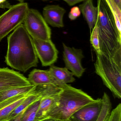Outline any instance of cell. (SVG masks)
Instances as JSON below:
<instances>
[{"instance_id":"cell-21","label":"cell","mask_w":121,"mask_h":121,"mask_svg":"<svg viewBox=\"0 0 121 121\" xmlns=\"http://www.w3.org/2000/svg\"><path fill=\"white\" fill-rule=\"evenodd\" d=\"M40 99L35 102L27 108L22 115L20 121H35L36 114L40 105Z\"/></svg>"},{"instance_id":"cell-6","label":"cell","mask_w":121,"mask_h":121,"mask_svg":"<svg viewBox=\"0 0 121 121\" xmlns=\"http://www.w3.org/2000/svg\"><path fill=\"white\" fill-rule=\"evenodd\" d=\"M23 23L32 38L45 40L51 39V29L37 10L29 8Z\"/></svg>"},{"instance_id":"cell-17","label":"cell","mask_w":121,"mask_h":121,"mask_svg":"<svg viewBox=\"0 0 121 121\" xmlns=\"http://www.w3.org/2000/svg\"><path fill=\"white\" fill-rule=\"evenodd\" d=\"M36 86L31 85L10 89L0 92V102L7 99L22 95L27 94L36 89Z\"/></svg>"},{"instance_id":"cell-20","label":"cell","mask_w":121,"mask_h":121,"mask_svg":"<svg viewBox=\"0 0 121 121\" xmlns=\"http://www.w3.org/2000/svg\"><path fill=\"white\" fill-rule=\"evenodd\" d=\"M113 15L117 27L121 35V9L114 0H105Z\"/></svg>"},{"instance_id":"cell-26","label":"cell","mask_w":121,"mask_h":121,"mask_svg":"<svg viewBox=\"0 0 121 121\" xmlns=\"http://www.w3.org/2000/svg\"><path fill=\"white\" fill-rule=\"evenodd\" d=\"M67 3L69 6H72L75 5V4L80 2H83L85 0H63Z\"/></svg>"},{"instance_id":"cell-22","label":"cell","mask_w":121,"mask_h":121,"mask_svg":"<svg viewBox=\"0 0 121 121\" xmlns=\"http://www.w3.org/2000/svg\"><path fill=\"white\" fill-rule=\"evenodd\" d=\"M99 32L98 27L96 24L95 26L92 30L90 37V42L94 48L96 53L99 54H101L100 45H99Z\"/></svg>"},{"instance_id":"cell-2","label":"cell","mask_w":121,"mask_h":121,"mask_svg":"<svg viewBox=\"0 0 121 121\" xmlns=\"http://www.w3.org/2000/svg\"><path fill=\"white\" fill-rule=\"evenodd\" d=\"M98 27L101 54L110 55L121 47V35L114 17L105 0H97Z\"/></svg>"},{"instance_id":"cell-29","label":"cell","mask_w":121,"mask_h":121,"mask_svg":"<svg viewBox=\"0 0 121 121\" xmlns=\"http://www.w3.org/2000/svg\"><path fill=\"white\" fill-rule=\"evenodd\" d=\"M119 8L121 9V0H114Z\"/></svg>"},{"instance_id":"cell-24","label":"cell","mask_w":121,"mask_h":121,"mask_svg":"<svg viewBox=\"0 0 121 121\" xmlns=\"http://www.w3.org/2000/svg\"><path fill=\"white\" fill-rule=\"evenodd\" d=\"M81 14V11L79 6H75L70 9L68 17L71 20L74 21L79 17Z\"/></svg>"},{"instance_id":"cell-27","label":"cell","mask_w":121,"mask_h":121,"mask_svg":"<svg viewBox=\"0 0 121 121\" xmlns=\"http://www.w3.org/2000/svg\"><path fill=\"white\" fill-rule=\"evenodd\" d=\"M26 109L23 111L22 112H21L20 114H18L16 117H15V118H14L13 119H11V120H10V121H20L22 115H23V113H24V112H25V110H26Z\"/></svg>"},{"instance_id":"cell-13","label":"cell","mask_w":121,"mask_h":121,"mask_svg":"<svg viewBox=\"0 0 121 121\" xmlns=\"http://www.w3.org/2000/svg\"><path fill=\"white\" fill-rule=\"evenodd\" d=\"M31 93L11 97L0 102V121H9L15 109Z\"/></svg>"},{"instance_id":"cell-23","label":"cell","mask_w":121,"mask_h":121,"mask_svg":"<svg viewBox=\"0 0 121 121\" xmlns=\"http://www.w3.org/2000/svg\"><path fill=\"white\" fill-rule=\"evenodd\" d=\"M106 121H121V104H119L111 112Z\"/></svg>"},{"instance_id":"cell-16","label":"cell","mask_w":121,"mask_h":121,"mask_svg":"<svg viewBox=\"0 0 121 121\" xmlns=\"http://www.w3.org/2000/svg\"><path fill=\"white\" fill-rule=\"evenodd\" d=\"M48 71L58 85L62 87L65 84L75 81L73 73L65 67H59L53 65H50Z\"/></svg>"},{"instance_id":"cell-4","label":"cell","mask_w":121,"mask_h":121,"mask_svg":"<svg viewBox=\"0 0 121 121\" xmlns=\"http://www.w3.org/2000/svg\"><path fill=\"white\" fill-rule=\"evenodd\" d=\"M96 101V99H94L81 90L65 84L59 94L57 106L47 117L59 121H67L78 109Z\"/></svg>"},{"instance_id":"cell-5","label":"cell","mask_w":121,"mask_h":121,"mask_svg":"<svg viewBox=\"0 0 121 121\" xmlns=\"http://www.w3.org/2000/svg\"><path fill=\"white\" fill-rule=\"evenodd\" d=\"M29 8L27 3H20L13 5L0 16V42L23 23Z\"/></svg>"},{"instance_id":"cell-19","label":"cell","mask_w":121,"mask_h":121,"mask_svg":"<svg viewBox=\"0 0 121 121\" xmlns=\"http://www.w3.org/2000/svg\"><path fill=\"white\" fill-rule=\"evenodd\" d=\"M102 99L103 101L102 109L96 121H106L111 112L112 104L109 96L106 92L104 93Z\"/></svg>"},{"instance_id":"cell-9","label":"cell","mask_w":121,"mask_h":121,"mask_svg":"<svg viewBox=\"0 0 121 121\" xmlns=\"http://www.w3.org/2000/svg\"><path fill=\"white\" fill-rule=\"evenodd\" d=\"M31 85L22 74L8 68H0V92Z\"/></svg>"},{"instance_id":"cell-30","label":"cell","mask_w":121,"mask_h":121,"mask_svg":"<svg viewBox=\"0 0 121 121\" xmlns=\"http://www.w3.org/2000/svg\"><path fill=\"white\" fill-rule=\"evenodd\" d=\"M16 0L18 1V2H20V3H23L24 2V1L25 0ZM40 0L42 1H51V0Z\"/></svg>"},{"instance_id":"cell-1","label":"cell","mask_w":121,"mask_h":121,"mask_svg":"<svg viewBox=\"0 0 121 121\" xmlns=\"http://www.w3.org/2000/svg\"><path fill=\"white\" fill-rule=\"evenodd\" d=\"M8 50L5 56L6 65L13 69L25 73L37 66V56L33 39L23 24L17 27L7 38Z\"/></svg>"},{"instance_id":"cell-3","label":"cell","mask_w":121,"mask_h":121,"mask_svg":"<svg viewBox=\"0 0 121 121\" xmlns=\"http://www.w3.org/2000/svg\"><path fill=\"white\" fill-rule=\"evenodd\" d=\"M95 73L115 98H121V48L113 54H96Z\"/></svg>"},{"instance_id":"cell-25","label":"cell","mask_w":121,"mask_h":121,"mask_svg":"<svg viewBox=\"0 0 121 121\" xmlns=\"http://www.w3.org/2000/svg\"><path fill=\"white\" fill-rule=\"evenodd\" d=\"M12 6L8 0H0V8L9 9Z\"/></svg>"},{"instance_id":"cell-18","label":"cell","mask_w":121,"mask_h":121,"mask_svg":"<svg viewBox=\"0 0 121 121\" xmlns=\"http://www.w3.org/2000/svg\"><path fill=\"white\" fill-rule=\"evenodd\" d=\"M42 97L40 94L36 91V90L31 93L15 109L10 117L9 121L16 117L18 114L26 109L33 103L40 99Z\"/></svg>"},{"instance_id":"cell-10","label":"cell","mask_w":121,"mask_h":121,"mask_svg":"<svg viewBox=\"0 0 121 121\" xmlns=\"http://www.w3.org/2000/svg\"><path fill=\"white\" fill-rule=\"evenodd\" d=\"M103 106L102 99L84 106L75 112L67 121H96Z\"/></svg>"},{"instance_id":"cell-15","label":"cell","mask_w":121,"mask_h":121,"mask_svg":"<svg viewBox=\"0 0 121 121\" xmlns=\"http://www.w3.org/2000/svg\"><path fill=\"white\" fill-rule=\"evenodd\" d=\"M80 11L86 21L90 34L96 25L98 16V9L93 4V0H85L79 5Z\"/></svg>"},{"instance_id":"cell-14","label":"cell","mask_w":121,"mask_h":121,"mask_svg":"<svg viewBox=\"0 0 121 121\" xmlns=\"http://www.w3.org/2000/svg\"><path fill=\"white\" fill-rule=\"evenodd\" d=\"M27 79L31 85L36 86L52 84L60 86L55 81L48 70L34 69L30 73Z\"/></svg>"},{"instance_id":"cell-12","label":"cell","mask_w":121,"mask_h":121,"mask_svg":"<svg viewBox=\"0 0 121 121\" xmlns=\"http://www.w3.org/2000/svg\"><path fill=\"white\" fill-rule=\"evenodd\" d=\"M59 93L48 95L42 97L35 121L47 118L48 114L57 106Z\"/></svg>"},{"instance_id":"cell-11","label":"cell","mask_w":121,"mask_h":121,"mask_svg":"<svg viewBox=\"0 0 121 121\" xmlns=\"http://www.w3.org/2000/svg\"><path fill=\"white\" fill-rule=\"evenodd\" d=\"M65 9L58 5H47L43 10V15L48 24L54 27H64L63 17L66 13Z\"/></svg>"},{"instance_id":"cell-8","label":"cell","mask_w":121,"mask_h":121,"mask_svg":"<svg viewBox=\"0 0 121 121\" xmlns=\"http://www.w3.org/2000/svg\"><path fill=\"white\" fill-rule=\"evenodd\" d=\"M32 39L37 56L42 66L47 67L53 65L57 60L58 51L51 40Z\"/></svg>"},{"instance_id":"cell-7","label":"cell","mask_w":121,"mask_h":121,"mask_svg":"<svg viewBox=\"0 0 121 121\" xmlns=\"http://www.w3.org/2000/svg\"><path fill=\"white\" fill-rule=\"evenodd\" d=\"M63 46V59L65 68L70 70L74 76L80 78L85 70L81 63V60L84 57L82 50L81 49L67 47L64 43Z\"/></svg>"},{"instance_id":"cell-31","label":"cell","mask_w":121,"mask_h":121,"mask_svg":"<svg viewBox=\"0 0 121 121\" xmlns=\"http://www.w3.org/2000/svg\"><path fill=\"white\" fill-rule=\"evenodd\" d=\"M57 121H59V120H57Z\"/></svg>"},{"instance_id":"cell-28","label":"cell","mask_w":121,"mask_h":121,"mask_svg":"<svg viewBox=\"0 0 121 121\" xmlns=\"http://www.w3.org/2000/svg\"><path fill=\"white\" fill-rule=\"evenodd\" d=\"M57 121V120L52 118L47 117V118H45L43 119L35 121Z\"/></svg>"}]
</instances>
